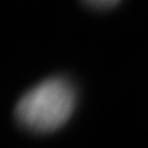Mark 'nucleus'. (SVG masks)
<instances>
[{
	"mask_svg": "<svg viewBox=\"0 0 148 148\" xmlns=\"http://www.w3.org/2000/svg\"><path fill=\"white\" fill-rule=\"evenodd\" d=\"M77 104V90L64 76H54L29 89L14 108L18 124L37 134L52 133L65 125Z\"/></svg>",
	"mask_w": 148,
	"mask_h": 148,
	"instance_id": "nucleus-1",
	"label": "nucleus"
},
{
	"mask_svg": "<svg viewBox=\"0 0 148 148\" xmlns=\"http://www.w3.org/2000/svg\"><path fill=\"white\" fill-rule=\"evenodd\" d=\"M86 5L93 8V9H98V10H104V9H110L115 7L117 3L121 2V0H82Z\"/></svg>",
	"mask_w": 148,
	"mask_h": 148,
	"instance_id": "nucleus-2",
	"label": "nucleus"
}]
</instances>
